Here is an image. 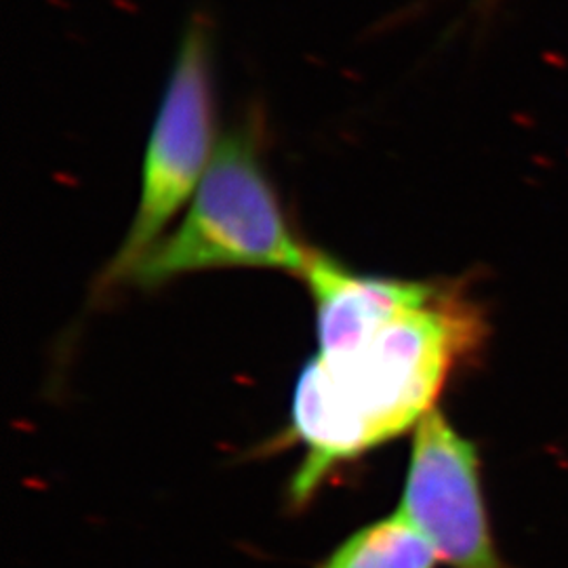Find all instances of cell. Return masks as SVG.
<instances>
[{"label":"cell","mask_w":568,"mask_h":568,"mask_svg":"<svg viewBox=\"0 0 568 568\" xmlns=\"http://www.w3.org/2000/svg\"><path fill=\"white\" fill-rule=\"evenodd\" d=\"M487 331L462 286L434 283L424 300L354 347L312 358L297 377L286 434L305 450L291 504L304 508L335 467L415 432Z\"/></svg>","instance_id":"obj_1"},{"label":"cell","mask_w":568,"mask_h":568,"mask_svg":"<svg viewBox=\"0 0 568 568\" xmlns=\"http://www.w3.org/2000/svg\"><path fill=\"white\" fill-rule=\"evenodd\" d=\"M264 124L248 114L217 143L190 209L126 283L156 288L196 272L262 267L304 276L312 248L286 224L264 164Z\"/></svg>","instance_id":"obj_2"},{"label":"cell","mask_w":568,"mask_h":568,"mask_svg":"<svg viewBox=\"0 0 568 568\" xmlns=\"http://www.w3.org/2000/svg\"><path fill=\"white\" fill-rule=\"evenodd\" d=\"M213 39L204 16H194L152 126L142 166L140 203L100 291L126 283L143 255L163 239L166 224L192 201L215 154Z\"/></svg>","instance_id":"obj_3"},{"label":"cell","mask_w":568,"mask_h":568,"mask_svg":"<svg viewBox=\"0 0 568 568\" xmlns=\"http://www.w3.org/2000/svg\"><path fill=\"white\" fill-rule=\"evenodd\" d=\"M413 434L398 511L450 568H514L493 537L476 445L438 408Z\"/></svg>","instance_id":"obj_4"},{"label":"cell","mask_w":568,"mask_h":568,"mask_svg":"<svg viewBox=\"0 0 568 568\" xmlns=\"http://www.w3.org/2000/svg\"><path fill=\"white\" fill-rule=\"evenodd\" d=\"M440 556L403 511L352 532L316 568H436Z\"/></svg>","instance_id":"obj_5"},{"label":"cell","mask_w":568,"mask_h":568,"mask_svg":"<svg viewBox=\"0 0 568 568\" xmlns=\"http://www.w3.org/2000/svg\"><path fill=\"white\" fill-rule=\"evenodd\" d=\"M483 2H485V7H488V4H490V2H493V0H483Z\"/></svg>","instance_id":"obj_6"}]
</instances>
